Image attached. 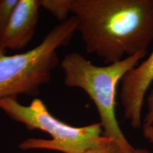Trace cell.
<instances>
[{"mask_svg": "<svg viewBox=\"0 0 153 153\" xmlns=\"http://www.w3.org/2000/svg\"><path fill=\"white\" fill-rule=\"evenodd\" d=\"M87 53L104 64L147 51L153 41V0H72Z\"/></svg>", "mask_w": 153, "mask_h": 153, "instance_id": "cell-1", "label": "cell"}, {"mask_svg": "<svg viewBox=\"0 0 153 153\" xmlns=\"http://www.w3.org/2000/svg\"><path fill=\"white\" fill-rule=\"evenodd\" d=\"M148 52H141L119 62L99 66L77 52L68 53L61 61L64 84L69 88H79L89 96L98 111L103 135L117 143L125 153H131L130 144L116 118V91L118 82L135 68Z\"/></svg>", "mask_w": 153, "mask_h": 153, "instance_id": "cell-2", "label": "cell"}, {"mask_svg": "<svg viewBox=\"0 0 153 153\" xmlns=\"http://www.w3.org/2000/svg\"><path fill=\"white\" fill-rule=\"evenodd\" d=\"M77 31L74 16L59 23L39 45L25 53L13 55L0 53V99L19 95L36 97L41 88L51 82L58 65L57 50L66 46Z\"/></svg>", "mask_w": 153, "mask_h": 153, "instance_id": "cell-3", "label": "cell"}, {"mask_svg": "<svg viewBox=\"0 0 153 153\" xmlns=\"http://www.w3.org/2000/svg\"><path fill=\"white\" fill-rule=\"evenodd\" d=\"M0 110L28 130H39L50 135L51 139L27 138L19 145L22 150H46L62 153H84L98 148L108 137L103 135L100 123L75 127L55 117L41 99L35 98L23 105L17 98L0 99Z\"/></svg>", "mask_w": 153, "mask_h": 153, "instance_id": "cell-4", "label": "cell"}, {"mask_svg": "<svg viewBox=\"0 0 153 153\" xmlns=\"http://www.w3.org/2000/svg\"><path fill=\"white\" fill-rule=\"evenodd\" d=\"M152 82L153 50L146 60L128 72L121 79L120 101L123 117L133 129L142 128L143 104Z\"/></svg>", "mask_w": 153, "mask_h": 153, "instance_id": "cell-5", "label": "cell"}, {"mask_svg": "<svg viewBox=\"0 0 153 153\" xmlns=\"http://www.w3.org/2000/svg\"><path fill=\"white\" fill-rule=\"evenodd\" d=\"M41 8L40 0H19L8 24L0 34V53L27 46L35 35Z\"/></svg>", "mask_w": 153, "mask_h": 153, "instance_id": "cell-6", "label": "cell"}, {"mask_svg": "<svg viewBox=\"0 0 153 153\" xmlns=\"http://www.w3.org/2000/svg\"><path fill=\"white\" fill-rule=\"evenodd\" d=\"M40 4L41 8L51 13L60 23L70 18L72 0H40Z\"/></svg>", "mask_w": 153, "mask_h": 153, "instance_id": "cell-7", "label": "cell"}, {"mask_svg": "<svg viewBox=\"0 0 153 153\" xmlns=\"http://www.w3.org/2000/svg\"><path fill=\"white\" fill-rule=\"evenodd\" d=\"M19 0H0V34L8 24Z\"/></svg>", "mask_w": 153, "mask_h": 153, "instance_id": "cell-8", "label": "cell"}, {"mask_svg": "<svg viewBox=\"0 0 153 153\" xmlns=\"http://www.w3.org/2000/svg\"><path fill=\"white\" fill-rule=\"evenodd\" d=\"M84 153H125L119 145L115 141L108 138L98 148L90 149Z\"/></svg>", "mask_w": 153, "mask_h": 153, "instance_id": "cell-9", "label": "cell"}, {"mask_svg": "<svg viewBox=\"0 0 153 153\" xmlns=\"http://www.w3.org/2000/svg\"><path fill=\"white\" fill-rule=\"evenodd\" d=\"M143 126L153 127V89L147 98V113L143 120Z\"/></svg>", "mask_w": 153, "mask_h": 153, "instance_id": "cell-10", "label": "cell"}, {"mask_svg": "<svg viewBox=\"0 0 153 153\" xmlns=\"http://www.w3.org/2000/svg\"><path fill=\"white\" fill-rule=\"evenodd\" d=\"M143 135L152 145L153 150V127L148 126H143Z\"/></svg>", "mask_w": 153, "mask_h": 153, "instance_id": "cell-11", "label": "cell"}, {"mask_svg": "<svg viewBox=\"0 0 153 153\" xmlns=\"http://www.w3.org/2000/svg\"><path fill=\"white\" fill-rule=\"evenodd\" d=\"M131 153H150V151L144 148H133Z\"/></svg>", "mask_w": 153, "mask_h": 153, "instance_id": "cell-12", "label": "cell"}]
</instances>
